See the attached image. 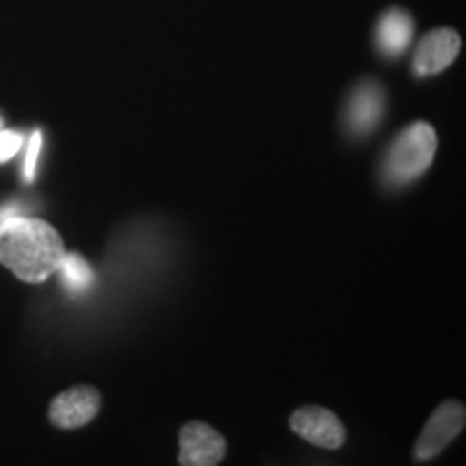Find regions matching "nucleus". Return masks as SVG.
Here are the masks:
<instances>
[{
    "mask_svg": "<svg viewBox=\"0 0 466 466\" xmlns=\"http://www.w3.org/2000/svg\"><path fill=\"white\" fill-rule=\"evenodd\" d=\"M0 130H3V124H0Z\"/></svg>",
    "mask_w": 466,
    "mask_h": 466,
    "instance_id": "obj_14",
    "label": "nucleus"
},
{
    "mask_svg": "<svg viewBox=\"0 0 466 466\" xmlns=\"http://www.w3.org/2000/svg\"><path fill=\"white\" fill-rule=\"evenodd\" d=\"M58 272H61L63 283H66L67 289H72V291L89 289L93 279H96L91 266L86 264V259L83 258V255L67 253V250H66V255H63V261H61V266H58Z\"/></svg>",
    "mask_w": 466,
    "mask_h": 466,
    "instance_id": "obj_10",
    "label": "nucleus"
},
{
    "mask_svg": "<svg viewBox=\"0 0 466 466\" xmlns=\"http://www.w3.org/2000/svg\"><path fill=\"white\" fill-rule=\"evenodd\" d=\"M415 25L401 9H389L376 26V46L384 56H400L410 44Z\"/></svg>",
    "mask_w": 466,
    "mask_h": 466,
    "instance_id": "obj_9",
    "label": "nucleus"
},
{
    "mask_svg": "<svg viewBox=\"0 0 466 466\" xmlns=\"http://www.w3.org/2000/svg\"><path fill=\"white\" fill-rule=\"evenodd\" d=\"M66 247L42 218L14 217L0 223V264L25 283H42L61 266Z\"/></svg>",
    "mask_w": 466,
    "mask_h": 466,
    "instance_id": "obj_1",
    "label": "nucleus"
},
{
    "mask_svg": "<svg viewBox=\"0 0 466 466\" xmlns=\"http://www.w3.org/2000/svg\"><path fill=\"white\" fill-rule=\"evenodd\" d=\"M14 217H25V214H22V209L17 206L0 208V223H3V220H7V218H14Z\"/></svg>",
    "mask_w": 466,
    "mask_h": 466,
    "instance_id": "obj_13",
    "label": "nucleus"
},
{
    "mask_svg": "<svg viewBox=\"0 0 466 466\" xmlns=\"http://www.w3.org/2000/svg\"><path fill=\"white\" fill-rule=\"evenodd\" d=\"M289 425L300 439L324 450H339L346 441L343 423L322 406H302L289 417Z\"/></svg>",
    "mask_w": 466,
    "mask_h": 466,
    "instance_id": "obj_6",
    "label": "nucleus"
},
{
    "mask_svg": "<svg viewBox=\"0 0 466 466\" xmlns=\"http://www.w3.org/2000/svg\"><path fill=\"white\" fill-rule=\"evenodd\" d=\"M384 89L376 80H363L357 89L352 91V97L348 102V126L357 134H365L374 130V126L380 121L384 113Z\"/></svg>",
    "mask_w": 466,
    "mask_h": 466,
    "instance_id": "obj_8",
    "label": "nucleus"
},
{
    "mask_svg": "<svg viewBox=\"0 0 466 466\" xmlns=\"http://www.w3.org/2000/svg\"><path fill=\"white\" fill-rule=\"evenodd\" d=\"M466 412L460 401H445L434 410V415L428 419L423 432L419 434L415 445L417 462H425L445 450L450 442L464 430Z\"/></svg>",
    "mask_w": 466,
    "mask_h": 466,
    "instance_id": "obj_3",
    "label": "nucleus"
},
{
    "mask_svg": "<svg viewBox=\"0 0 466 466\" xmlns=\"http://www.w3.org/2000/svg\"><path fill=\"white\" fill-rule=\"evenodd\" d=\"M462 48V39L453 28H436V31L428 33L417 46L415 52V72L419 76H434L441 74L456 61Z\"/></svg>",
    "mask_w": 466,
    "mask_h": 466,
    "instance_id": "obj_7",
    "label": "nucleus"
},
{
    "mask_svg": "<svg viewBox=\"0 0 466 466\" xmlns=\"http://www.w3.org/2000/svg\"><path fill=\"white\" fill-rule=\"evenodd\" d=\"M39 151H42V132L35 130L28 138V147H26V160H25V177L26 182H33L35 173H37V158Z\"/></svg>",
    "mask_w": 466,
    "mask_h": 466,
    "instance_id": "obj_11",
    "label": "nucleus"
},
{
    "mask_svg": "<svg viewBox=\"0 0 466 466\" xmlns=\"http://www.w3.org/2000/svg\"><path fill=\"white\" fill-rule=\"evenodd\" d=\"M227 442L223 434L203 421H190L179 430V464L217 466L223 462Z\"/></svg>",
    "mask_w": 466,
    "mask_h": 466,
    "instance_id": "obj_5",
    "label": "nucleus"
},
{
    "mask_svg": "<svg viewBox=\"0 0 466 466\" xmlns=\"http://www.w3.org/2000/svg\"><path fill=\"white\" fill-rule=\"evenodd\" d=\"M436 154V132L430 124H412L395 138L384 160V173L393 184L417 179L432 165Z\"/></svg>",
    "mask_w": 466,
    "mask_h": 466,
    "instance_id": "obj_2",
    "label": "nucleus"
},
{
    "mask_svg": "<svg viewBox=\"0 0 466 466\" xmlns=\"http://www.w3.org/2000/svg\"><path fill=\"white\" fill-rule=\"evenodd\" d=\"M100 406L102 398L97 389L89 387V384H78V387L67 389L52 400L48 417L55 428L76 430L91 423L100 412Z\"/></svg>",
    "mask_w": 466,
    "mask_h": 466,
    "instance_id": "obj_4",
    "label": "nucleus"
},
{
    "mask_svg": "<svg viewBox=\"0 0 466 466\" xmlns=\"http://www.w3.org/2000/svg\"><path fill=\"white\" fill-rule=\"evenodd\" d=\"M22 143H25V137L20 132L0 130V162L14 158L17 151H20Z\"/></svg>",
    "mask_w": 466,
    "mask_h": 466,
    "instance_id": "obj_12",
    "label": "nucleus"
}]
</instances>
